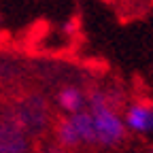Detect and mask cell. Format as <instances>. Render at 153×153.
<instances>
[{
	"label": "cell",
	"mask_w": 153,
	"mask_h": 153,
	"mask_svg": "<svg viewBox=\"0 0 153 153\" xmlns=\"http://www.w3.org/2000/svg\"><path fill=\"white\" fill-rule=\"evenodd\" d=\"M87 111L94 119L96 128V145L115 147L126 138V126L123 117L117 108H113L106 100V94L96 89L87 96Z\"/></svg>",
	"instance_id": "1"
},
{
	"label": "cell",
	"mask_w": 153,
	"mask_h": 153,
	"mask_svg": "<svg viewBox=\"0 0 153 153\" xmlns=\"http://www.w3.org/2000/svg\"><path fill=\"white\" fill-rule=\"evenodd\" d=\"M123 126L126 130H132L143 136L153 134V102L149 100L132 102L123 113Z\"/></svg>",
	"instance_id": "2"
},
{
	"label": "cell",
	"mask_w": 153,
	"mask_h": 153,
	"mask_svg": "<svg viewBox=\"0 0 153 153\" xmlns=\"http://www.w3.org/2000/svg\"><path fill=\"white\" fill-rule=\"evenodd\" d=\"M15 123L26 130V132H38L47 123V108L43 98H28L17 106V117Z\"/></svg>",
	"instance_id": "3"
},
{
	"label": "cell",
	"mask_w": 153,
	"mask_h": 153,
	"mask_svg": "<svg viewBox=\"0 0 153 153\" xmlns=\"http://www.w3.org/2000/svg\"><path fill=\"white\" fill-rule=\"evenodd\" d=\"M24 130L15 123V119L0 121V153H26Z\"/></svg>",
	"instance_id": "4"
},
{
	"label": "cell",
	"mask_w": 153,
	"mask_h": 153,
	"mask_svg": "<svg viewBox=\"0 0 153 153\" xmlns=\"http://www.w3.org/2000/svg\"><path fill=\"white\" fill-rule=\"evenodd\" d=\"M57 104H60L68 115H74V113H81L83 106L87 104V98H85V94L79 89V87H64L60 89V94H57Z\"/></svg>",
	"instance_id": "5"
},
{
	"label": "cell",
	"mask_w": 153,
	"mask_h": 153,
	"mask_svg": "<svg viewBox=\"0 0 153 153\" xmlns=\"http://www.w3.org/2000/svg\"><path fill=\"white\" fill-rule=\"evenodd\" d=\"M70 121H72L74 132H76L81 143L96 145V128H94V119H91L89 111H81V113L70 115Z\"/></svg>",
	"instance_id": "6"
},
{
	"label": "cell",
	"mask_w": 153,
	"mask_h": 153,
	"mask_svg": "<svg viewBox=\"0 0 153 153\" xmlns=\"http://www.w3.org/2000/svg\"><path fill=\"white\" fill-rule=\"evenodd\" d=\"M55 138H57V143H60L64 149H74V147L81 145V140H79V136H76V132H74V126H72L70 117H64V119L57 121Z\"/></svg>",
	"instance_id": "7"
},
{
	"label": "cell",
	"mask_w": 153,
	"mask_h": 153,
	"mask_svg": "<svg viewBox=\"0 0 153 153\" xmlns=\"http://www.w3.org/2000/svg\"><path fill=\"white\" fill-rule=\"evenodd\" d=\"M41 153H66V151H64L62 147H45Z\"/></svg>",
	"instance_id": "8"
},
{
	"label": "cell",
	"mask_w": 153,
	"mask_h": 153,
	"mask_svg": "<svg viewBox=\"0 0 153 153\" xmlns=\"http://www.w3.org/2000/svg\"><path fill=\"white\" fill-rule=\"evenodd\" d=\"M149 153H153V147H151V149H149Z\"/></svg>",
	"instance_id": "9"
}]
</instances>
